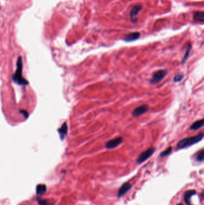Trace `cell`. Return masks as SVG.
<instances>
[{"instance_id":"cell-1","label":"cell","mask_w":204,"mask_h":205,"mask_svg":"<svg viewBox=\"0 0 204 205\" xmlns=\"http://www.w3.org/2000/svg\"><path fill=\"white\" fill-rule=\"evenodd\" d=\"M203 138V133H199L196 136L187 137L180 140L177 143V147L178 149H184L187 147H191L193 145L196 144V143L200 141Z\"/></svg>"},{"instance_id":"cell-2","label":"cell","mask_w":204,"mask_h":205,"mask_svg":"<svg viewBox=\"0 0 204 205\" xmlns=\"http://www.w3.org/2000/svg\"><path fill=\"white\" fill-rule=\"evenodd\" d=\"M167 73L168 71L167 70H159L157 71L153 75L152 78L150 80V83L153 85L159 83L167 76Z\"/></svg>"},{"instance_id":"cell-3","label":"cell","mask_w":204,"mask_h":205,"mask_svg":"<svg viewBox=\"0 0 204 205\" xmlns=\"http://www.w3.org/2000/svg\"><path fill=\"white\" fill-rule=\"evenodd\" d=\"M155 150V148L151 147L144 151L143 152H142L137 158L136 162L138 164L144 162V161L147 160L150 157H152V155L154 153Z\"/></svg>"},{"instance_id":"cell-4","label":"cell","mask_w":204,"mask_h":205,"mask_svg":"<svg viewBox=\"0 0 204 205\" xmlns=\"http://www.w3.org/2000/svg\"><path fill=\"white\" fill-rule=\"evenodd\" d=\"M18 69H17V71L16 73V74H14L15 77H14V81L17 82L19 83V84H22L25 83V80L24 79H22V60H21V58H20L18 60Z\"/></svg>"},{"instance_id":"cell-5","label":"cell","mask_w":204,"mask_h":205,"mask_svg":"<svg viewBox=\"0 0 204 205\" xmlns=\"http://www.w3.org/2000/svg\"><path fill=\"white\" fill-rule=\"evenodd\" d=\"M123 141V139L121 137H116L115 139L107 141L106 143V148L107 149H113L119 146Z\"/></svg>"},{"instance_id":"cell-6","label":"cell","mask_w":204,"mask_h":205,"mask_svg":"<svg viewBox=\"0 0 204 205\" xmlns=\"http://www.w3.org/2000/svg\"><path fill=\"white\" fill-rule=\"evenodd\" d=\"M149 106L143 105L136 108L132 112V115L134 117H138L141 115L146 113L149 110Z\"/></svg>"},{"instance_id":"cell-7","label":"cell","mask_w":204,"mask_h":205,"mask_svg":"<svg viewBox=\"0 0 204 205\" xmlns=\"http://www.w3.org/2000/svg\"><path fill=\"white\" fill-rule=\"evenodd\" d=\"M132 187V185L129 182H126L123 184L119 188L117 193V196L119 197H121L124 196Z\"/></svg>"},{"instance_id":"cell-8","label":"cell","mask_w":204,"mask_h":205,"mask_svg":"<svg viewBox=\"0 0 204 205\" xmlns=\"http://www.w3.org/2000/svg\"><path fill=\"white\" fill-rule=\"evenodd\" d=\"M142 10V7L139 5L135 6L130 12V16L131 19V21L132 22H135L136 21V16L139 12Z\"/></svg>"},{"instance_id":"cell-9","label":"cell","mask_w":204,"mask_h":205,"mask_svg":"<svg viewBox=\"0 0 204 205\" xmlns=\"http://www.w3.org/2000/svg\"><path fill=\"white\" fill-rule=\"evenodd\" d=\"M140 37V33L138 32H131L128 34H127L124 40L127 42H134V41L137 40Z\"/></svg>"},{"instance_id":"cell-10","label":"cell","mask_w":204,"mask_h":205,"mask_svg":"<svg viewBox=\"0 0 204 205\" xmlns=\"http://www.w3.org/2000/svg\"><path fill=\"white\" fill-rule=\"evenodd\" d=\"M203 121H204L203 119L195 121L191 125V126L190 127V130L195 131V130H198L201 128L203 126V123H204Z\"/></svg>"},{"instance_id":"cell-11","label":"cell","mask_w":204,"mask_h":205,"mask_svg":"<svg viewBox=\"0 0 204 205\" xmlns=\"http://www.w3.org/2000/svg\"><path fill=\"white\" fill-rule=\"evenodd\" d=\"M196 194V191L195 190H189L185 194V200L187 205H192L190 203V199L192 196Z\"/></svg>"},{"instance_id":"cell-12","label":"cell","mask_w":204,"mask_h":205,"mask_svg":"<svg viewBox=\"0 0 204 205\" xmlns=\"http://www.w3.org/2000/svg\"><path fill=\"white\" fill-rule=\"evenodd\" d=\"M47 190V188L45 184H39L36 188V193L37 195H42L44 194Z\"/></svg>"},{"instance_id":"cell-13","label":"cell","mask_w":204,"mask_h":205,"mask_svg":"<svg viewBox=\"0 0 204 205\" xmlns=\"http://www.w3.org/2000/svg\"><path fill=\"white\" fill-rule=\"evenodd\" d=\"M204 19V14L202 12H197L194 14V19L199 22H203Z\"/></svg>"},{"instance_id":"cell-14","label":"cell","mask_w":204,"mask_h":205,"mask_svg":"<svg viewBox=\"0 0 204 205\" xmlns=\"http://www.w3.org/2000/svg\"><path fill=\"white\" fill-rule=\"evenodd\" d=\"M191 49H192V45H191V44H189L188 45V47H187V50L186 51V53H185V54L184 55V57H183L182 59V61H181V64H183L186 62V61L187 60V59L189 56Z\"/></svg>"},{"instance_id":"cell-15","label":"cell","mask_w":204,"mask_h":205,"mask_svg":"<svg viewBox=\"0 0 204 205\" xmlns=\"http://www.w3.org/2000/svg\"><path fill=\"white\" fill-rule=\"evenodd\" d=\"M67 130H68L67 125L66 123H64V125H62V128L59 130V133L60 134V136H63L64 137L67 133Z\"/></svg>"},{"instance_id":"cell-16","label":"cell","mask_w":204,"mask_h":205,"mask_svg":"<svg viewBox=\"0 0 204 205\" xmlns=\"http://www.w3.org/2000/svg\"><path fill=\"white\" fill-rule=\"evenodd\" d=\"M172 151V147H170L166 150H165L164 151H163L162 152H161V154H160V156L161 157H165L166 156H168L171 153Z\"/></svg>"},{"instance_id":"cell-17","label":"cell","mask_w":204,"mask_h":205,"mask_svg":"<svg viewBox=\"0 0 204 205\" xmlns=\"http://www.w3.org/2000/svg\"><path fill=\"white\" fill-rule=\"evenodd\" d=\"M184 74L182 73H178L177 74H176L174 78H173V81L174 82H179L181 81L182 80V79L184 78Z\"/></svg>"},{"instance_id":"cell-18","label":"cell","mask_w":204,"mask_h":205,"mask_svg":"<svg viewBox=\"0 0 204 205\" xmlns=\"http://www.w3.org/2000/svg\"><path fill=\"white\" fill-rule=\"evenodd\" d=\"M203 155H204V151L203 149L200 150L196 154V160L198 161H203Z\"/></svg>"},{"instance_id":"cell-19","label":"cell","mask_w":204,"mask_h":205,"mask_svg":"<svg viewBox=\"0 0 204 205\" xmlns=\"http://www.w3.org/2000/svg\"><path fill=\"white\" fill-rule=\"evenodd\" d=\"M38 203L40 205H52V204H50L49 202H48L47 200H44V199H37Z\"/></svg>"},{"instance_id":"cell-20","label":"cell","mask_w":204,"mask_h":205,"mask_svg":"<svg viewBox=\"0 0 204 205\" xmlns=\"http://www.w3.org/2000/svg\"><path fill=\"white\" fill-rule=\"evenodd\" d=\"M178 205H183V204H181V203H180V204H178Z\"/></svg>"}]
</instances>
